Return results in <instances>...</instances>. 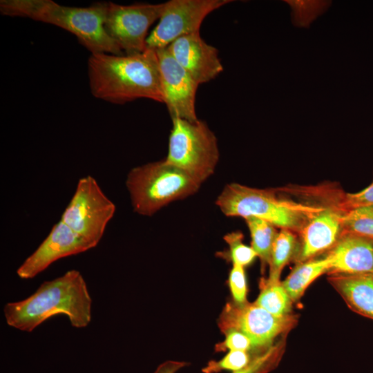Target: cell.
I'll list each match as a JSON object with an SVG mask.
<instances>
[{
    "label": "cell",
    "mask_w": 373,
    "mask_h": 373,
    "mask_svg": "<svg viewBox=\"0 0 373 373\" xmlns=\"http://www.w3.org/2000/svg\"><path fill=\"white\" fill-rule=\"evenodd\" d=\"M163 8L161 3H134L125 6L108 3L104 28L124 54L144 52L147 32L159 19Z\"/></svg>",
    "instance_id": "cell-9"
},
{
    "label": "cell",
    "mask_w": 373,
    "mask_h": 373,
    "mask_svg": "<svg viewBox=\"0 0 373 373\" xmlns=\"http://www.w3.org/2000/svg\"><path fill=\"white\" fill-rule=\"evenodd\" d=\"M224 334L226 336L224 341L216 346L218 351L239 350L248 352L253 348L250 339L242 332L236 329H229L224 332Z\"/></svg>",
    "instance_id": "cell-25"
},
{
    "label": "cell",
    "mask_w": 373,
    "mask_h": 373,
    "mask_svg": "<svg viewBox=\"0 0 373 373\" xmlns=\"http://www.w3.org/2000/svg\"><path fill=\"white\" fill-rule=\"evenodd\" d=\"M329 280L352 309L373 319V275L335 274Z\"/></svg>",
    "instance_id": "cell-16"
},
{
    "label": "cell",
    "mask_w": 373,
    "mask_h": 373,
    "mask_svg": "<svg viewBox=\"0 0 373 373\" xmlns=\"http://www.w3.org/2000/svg\"><path fill=\"white\" fill-rule=\"evenodd\" d=\"M229 0H171L163 3L157 25L148 35L147 48L168 47L180 37L200 32L206 17Z\"/></svg>",
    "instance_id": "cell-8"
},
{
    "label": "cell",
    "mask_w": 373,
    "mask_h": 373,
    "mask_svg": "<svg viewBox=\"0 0 373 373\" xmlns=\"http://www.w3.org/2000/svg\"><path fill=\"white\" fill-rule=\"evenodd\" d=\"M92 298L86 281L75 269L44 282L30 296L8 303L3 307L6 323L31 332L49 318L65 315L75 328L87 327L92 318Z\"/></svg>",
    "instance_id": "cell-2"
},
{
    "label": "cell",
    "mask_w": 373,
    "mask_h": 373,
    "mask_svg": "<svg viewBox=\"0 0 373 373\" xmlns=\"http://www.w3.org/2000/svg\"><path fill=\"white\" fill-rule=\"evenodd\" d=\"M186 365V363L178 361H166L160 364L153 373H177Z\"/></svg>",
    "instance_id": "cell-28"
},
{
    "label": "cell",
    "mask_w": 373,
    "mask_h": 373,
    "mask_svg": "<svg viewBox=\"0 0 373 373\" xmlns=\"http://www.w3.org/2000/svg\"><path fill=\"white\" fill-rule=\"evenodd\" d=\"M343 213L339 207H325L307 222L300 231L301 260H307L335 245L341 233Z\"/></svg>",
    "instance_id": "cell-15"
},
{
    "label": "cell",
    "mask_w": 373,
    "mask_h": 373,
    "mask_svg": "<svg viewBox=\"0 0 373 373\" xmlns=\"http://www.w3.org/2000/svg\"><path fill=\"white\" fill-rule=\"evenodd\" d=\"M296 247V238L291 231L281 229L273 244L269 262V282L280 281V275L285 265L291 259Z\"/></svg>",
    "instance_id": "cell-20"
},
{
    "label": "cell",
    "mask_w": 373,
    "mask_h": 373,
    "mask_svg": "<svg viewBox=\"0 0 373 373\" xmlns=\"http://www.w3.org/2000/svg\"><path fill=\"white\" fill-rule=\"evenodd\" d=\"M326 256L333 274L373 275V240L342 234Z\"/></svg>",
    "instance_id": "cell-14"
},
{
    "label": "cell",
    "mask_w": 373,
    "mask_h": 373,
    "mask_svg": "<svg viewBox=\"0 0 373 373\" xmlns=\"http://www.w3.org/2000/svg\"><path fill=\"white\" fill-rule=\"evenodd\" d=\"M252 361L245 351L231 350L219 361H211L202 370L203 373H218L222 370L236 372L246 367Z\"/></svg>",
    "instance_id": "cell-23"
},
{
    "label": "cell",
    "mask_w": 373,
    "mask_h": 373,
    "mask_svg": "<svg viewBox=\"0 0 373 373\" xmlns=\"http://www.w3.org/2000/svg\"><path fill=\"white\" fill-rule=\"evenodd\" d=\"M88 75L90 92L98 99L118 104L140 98L164 103L155 49L124 55L92 53Z\"/></svg>",
    "instance_id": "cell-1"
},
{
    "label": "cell",
    "mask_w": 373,
    "mask_h": 373,
    "mask_svg": "<svg viewBox=\"0 0 373 373\" xmlns=\"http://www.w3.org/2000/svg\"><path fill=\"white\" fill-rule=\"evenodd\" d=\"M216 203L227 216L245 219L253 216L281 229L300 232L313 216L325 208L285 199L269 189L238 183L226 185Z\"/></svg>",
    "instance_id": "cell-4"
},
{
    "label": "cell",
    "mask_w": 373,
    "mask_h": 373,
    "mask_svg": "<svg viewBox=\"0 0 373 373\" xmlns=\"http://www.w3.org/2000/svg\"><path fill=\"white\" fill-rule=\"evenodd\" d=\"M329 260L327 256L321 259L307 260L297 265L282 282L292 301L298 300L309 285L321 275L329 271Z\"/></svg>",
    "instance_id": "cell-17"
},
{
    "label": "cell",
    "mask_w": 373,
    "mask_h": 373,
    "mask_svg": "<svg viewBox=\"0 0 373 373\" xmlns=\"http://www.w3.org/2000/svg\"><path fill=\"white\" fill-rule=\"evenodd\" d=\"M95 247L93 243L59 220L37 249L17 269V274L21 279L32 278L57 260Z\"/></svg>",
    "instance_id": "cell-12"
},
{
    "label": "cell",
    "mask_w": 373,
    "mask_h": 373,
    "mask_svg": "<svg viewBox=\"0 0 373 373\" xmlns=\"http://www.w3.org/2000/svg\"><path fill=\"white\" fill-rule=\"evenodd\" d=\"M367 205H373V182L359 192L346 193L338 207L346 211Z\"/></svg>",
    "instance_id": "cell-26"
},
{
    "label": "cell",
    "mask_w": 373,
    "mask_h": 373,
    "mask_svg": "<svg viewBox=\"0 0 373 373\" xmlns=\"http://www.w3.org/2000/svg\"><path fill=\"white\" fill-rule=\"evenodd\" d=\"M250 231L251 247L260 258L262 265H269L274 242L277 236L275 227L262 219L250 216L245 218Z\"/></svg>",
    "instance_id": "cell-18"
},
{
    "label": "cell",
    "mask_w": 373,
    "mask_h": 373,
    "mask_svg": "<svg viewBox=\"0 0 373 373\" xmlns=\"http://www.w3.org/2000/svg\"><path fill=\"white\" fill-rule=\"evenodd\" d=\"M277 354V347H269L262 354L258 355L244 369L232 373H264L273 364Z\"/></svg>",
    "instance_id": "cell-27"
},
{
    "label": "cell",
    "mask_w": 373,
    "mask_h": 373,
    "mask_svg": "<svg viewBox=\"0 0 373 373\" xmlns=\"http://www.w3.org/2000/svg\"><path fill=\"white\" fill-rule=\"evenodd\" d=\"M224 240L229 246V258L233 265L245 267L258 256L251 247L244 244L243 234L240 231L229 233L224 236Z\"/></svg>",
    "instance_id": "cell-22"
},
{
    "label": "cell",
    "mask_w": 373,
    "mask_h": 373,
    "mask_svg": "<svg viewBox=\"0 0 373 373\" xmlns=\"http://www.w3.org/2000/svg\"><path fill=\"white\" fill-rule=\"evenodd\" d=\"M229 285L234 303H246L247 288L244 267L233 265L229 276Z\"/></svg>",
    "instance_id": "cell-24"
},
{
    "label": "cell",
    "mask_w": 373,
    "mask_h": 373,
    "mask_svg": "<svg viewBox=\"0 0 373 373\" xmlns=\"http://www.w3.org/2000/svg\"><path fill=\"white\" fill-rule=\"evenodd\" d=\"M107 4L79 8L51 0H2L0 11L3 15L30 18L61 28L73 34L91 54L124 55L104 28Z\"/></svg>",
    "instance_id": "cell-3"
},
{
    "label": "cell",
    "mask_w": 373,
    "mask_h": 373,
    "mask_svg": "<svg viewBox=\"0 0 373 373\" xmlns=\"http://www.w3.org/2000/svg\"><path fill=\"white\" fill-rule=\"evenodd\" d=\"M164 103L173 118L198 120L195 96L199 84L176 61L167 48L156 50Z\"/></svg>",
    "instance_id": "cell-11"
},
{
    "label": "cell",
    "mask_w": 373,
    "mask_h": 373,
    "mask_svg": "<svg viewBox=\"0 0 373 373\" xmlns=\"http://www.w3.org/2000/svg\"><path fill=\"white\" fill-rule=\"evenodd\" d=\"M115 211L114 203L104 193L96 180L87 175L79 180L60 220L97 246Z\"/></svg>",
    "instance_id": "cell-7"
},
{
    "label": "cell",
    "mask_w": 373,
    "mask_h": 373,
    "mask_svg": "<svg viewBox=\"0 0 373 373\" xmlns=\"http://www.w3.org/2000/svg\"><path fill=\"white\" fill-rule=\"evenodd\" d=\"M168 153L164 160L185 171L200 183L213 174L219 160L213 132L201 120L172 119Z\"/></svg>",
    "instance_id": "cell-6"
},
{
    "label": "cell",
    "mask_w": 373,
    "mask_h": 373,
    "mask_svg": "<svg viewBox=\"0 0 373 373\" xmlns=\"http://www.w3.org/2000/svg\"><path fill=\"white\" fill-rule=\"evenodd\" d=\"M202 184L164 160L132 169L126 186L137 213L151 216L168 204L196 193Z\"/></svg>",
    "instance_id": "cell-5"
},
{
    "label": "cell",
    "mask_w": 373,
    "mask_h": 373,
    "mask_svg": "<svg viewBox=\"0 0 373 373\" xmlns=\"http://www.w3.org/2000/svg\"><path fill=\"white\" fill-rule=\"evenodd\" d=\"M254 303L274 316H285L289 315L292 300L281 282L266 280L262 283L261 291Z\"/></svg>",
    "instance_id": "cell-19"
},
{
    "label": "cell",
    "mask_w": 373,
    "mask_h": 373,
    "mask_svg": "<svg viewBox=\"0 0 373 373\" xmlns=\"http://www.w3.org/2000/svg\"><path fill=\"white\" fill-rule=\"evenodd\" d=\"M354 235L373 240V205L343 211L341 233Z\"/></svg>",
    "instance_id": "cell-21"
},
{
    "label": "cell",
    "mask_w": 373,
    "mask_h": 373,
    "mask_svg": "<svg viewBox=\"0 0 373 373\" xmlns=\"http://www.w3.org/2000/svg\"><path fill=\"white\" fill-rule=\"evenodd\" d=\"M166 48L199 85L215 79L223 70L218 50L207 44L200 32L180 37Z\"/></svg>",
    "instance_id": "cell-13"
},
{
    "label": "cell",
    "mask_w": 373,
    "mask_h": 373,
    "mask_svg": "<svg viewBox=\"0 0 373 373\" xmlns=\"http://www.w3.org/2000/svg\"><path fill=\"white\" fill-rule=\"evenodd\" d=\"M295 319L291 315L276 316L256 303H228L220 318L219 327L223 332L236 329L245 334L253 347L270 345L279 334L291 327Z\"/></svg>",
    "instance_id": "cell-10"
}]
</instances>
